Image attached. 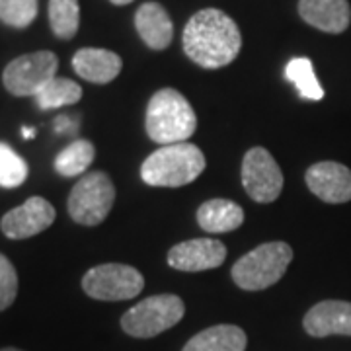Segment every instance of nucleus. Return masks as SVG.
I'll return each mask as SVG.
<instances>
[{
    "label": "nucleus",
    "instance_id": "1",
    "mask_svg": "<svg viewBox=\"0 0 351 351\" xmlns=\"http://www.w3.org/2000/svg\"><path fill=\"white\" fill-rule=\"evenodd\" d=\"M242 36L237 22L223 10L205 8L189 18L184 29V51L203 69H221L239 57Z\"/></svg>",
    "mask_w": 351,
    "mask_h": 351
},
{
    "label": "nucleus",
    "instance_id": "2",
    "mask_svg": "<svg viewBox=\"0 0 351 351\" xmlns=\"http://www.w3.org/2000/svg\"><path fill=\"white\" fill-rule=\"evenodd\" d=\"M145 129L149 138L162 147L186 143L197 129V117L184 94L174 88H162L147 106Z\"/></svg>",
    "mask_w": 351,
    "mask_h": 351
},
{
    "label": "nucleus",
    "instance_id": "3",
    "mask_svg": "<svg viewBox=\"0 0 351 351\" xmlns=\"http://www.w3.org/2000/svg\"><path fill=\"white\" fill-rule=\"evenodd\" d=\"M205 154L191 143L164 145L141 166V178L152 188H182L205 170Z\"/></svg>",
    "mask_w": 351,
    "mask_h": 351
},
{
    "label": "nucleus",
    "instance_id": "4",
    "mask_svg": "<svg viewBox=\"0 0 351 351\" xmlns=\"http://www.w3.org/2000/svg\"><path fill=\"white\" fill-rule=\"evenodd\" d=\"M291 260L293 250L287 242H267L232 265V279L244 291H262L276 285L285 276Z\"/></svg>",
    "mask_w": 351,
    "mask_h": 351
},
{
    "label": "nucleus",
    "instance_id": "5",
    "mask_svg": "<svg viewBox=\"0 0 351 351\" xmlns=\"http://www.w3.org/2000/svg\"><path fill=\"white\" fill-rule=\"evenodd\" d=\"M184 314L186 304L178 295H154L129 308L121 316V328L133 338H154L174 328Z\"/></svg>",
    "mask_w": 351,
    "mask_h": 351
},
{
    "label": "nucleus",
    "instance_id": "6",
    "mask_svg": "<svg viewBox=\"0 0 351 351\" xmlns=\"http://www.w3.org/2000/svg\"><path fill=\"white\" fill-rule=\"evenodd\" d=\"M115 201V186L104 172L84 174L69 195V215L78 225L96 226L106 221Z\"/></svg>",
    "mask_w": 351,
    "mask_h": 351
},
{
    "label": "nucleus",
    "instance_id": "7",
    "mask_svg": "<svg viewBox=\"0 0 351 351\" xmlns=\"http://www.w3.org/2000/svg\"><path fill=\"white\" fill-rule=\"evenodd\" d=\"M143 287L145 277L125 263H101L82 277L84 293L96 301H127L137 297Z\"/></svg>",
    "mask_w": 351,
    "mask_h": 351
},
{
    "label": "nucleus",
    "instance_id": "8",
    "mask_svg": "<svg viewBox=\"0 0 351 351\" xmlns=\"http://www.w3.org/2000/svg\"><path fill=\"white\" fill-rule=\"evenodd\" d=\"M57 69H59V59L55 53L36 51L16 57L6 64L2 82L12 96L18 98L36 96L51 78H55Z\"/></svg>",
    "mask_w": 351,
    "mask_h": 351
},
{
    "label": "nucleus",
    "instance_id": "9",
    "mask_svg": "<svg viewBox=\"0 0 351 351\" xmlns=\"http://www.w3.org/2000/svg\"><path fill=\"white\" fill-rule=\"evenodd\" d=\"M242 186L252 199L271 203L283 189V172L269 152L256 147L244 154L242 160Z\"/></svg>",
    "mask_w": 351,
    "mask_h": 351
},
{
    "label": "nucleus",
    "instance_id": "10",
    "mask_svg": "<svg viewBox=\"0 0 351 351\" xmlns=\"http://www.w3.org/2000/svg\"><path fill=\"white\" fill-rule=\"evenodd\" d=\"M55 207L43 197H29L2 217L0 228L10 240H25L43 232L55 223Z\"/></svg>",
    "mask_w": 351,
    "mask_h": 351
},
{
    "label": "nucleus",
    "instance_id": "11",
    "mask_svg": "<svg viewBox=\"0 0 351 351\" xmlns=\"http://www.w3.org/2000/svg\"><path fill=\"white\" fill-rule=\"evenodd\" d=\"M226 258V246L213 239H193L176 244L168 252L170 267L180 271H205L215 269Z\"/></svg>",
    "mask_w": 351,
    "mask_h": 351
},
{
    "label": "nucleus",
    "instance_id": "12",
    "mask_svg": "<svg viewBox=\"0 0 351 351\" xmlns=\"http://www.w3.org/2000/svg\"><path fill=\"white\" fill-rule=\"evenodd\" d=\"M306 186L326 203H348L351 199V170L338 162H318L306 170Z\"/></svg>",
    "mask_w": 351,
    "mask_h": 351
},
{
    "label": "nucleus",
    "instance_id": "13",
    "mask_svg": "<svg viewBox=\"0 0 351 351\" xmlns=\"http://www.w3.org/2000/svg\"><path fill=\"white\" fill-rule=\"evenodd\" d=\"M304 332L313 338L351 336V302L322 301L302 318Z\"/></svg>",
    "mask_w": 351,
    "mask_h": 351
},
{
    "label": "nucleus",
    "instance_id": "14",
    "mask_svg": "<svg viewBox=\"0 0 351 351\" xmlns=\"http://www.w3.org/2000/svg\"><path fill=\"white\" fill-rule=\"evenodd\" d=\"M299 14L306 24L326 34H341L351 22L348 0H301Z\"/></svg>",
    "mask_w": 351,
    "mask_h": 351
},
{
    "label": "nucleus",
    "instance_id": "15",
    "mask_svg": "<svg viewBox=\"0 0 351 351\" xmlns=\"http://www.w3.org/2000/svg\"><path fill=\"white\" fill-rule=\"evenodd\" d=\"M73 66H75L76 75L82 76L88 82L108 84V82H112V80H115L119 76L123 61L113 51L98 49V47H84V49L75 53Z\"/></svg>",
    "mask_w": 351,
    "mask_h": 351
},
{
    "label": "nucleus",
    "instance_id": "16",
    "mask_svg": "<svg viewBox=\"0 0 351 351\" xmlns=\"http://www.w3.org/2000/svg\"><path fill=\"white\" fill-rule=\"evenodd\" d=\"M135 27L141 39L154 51L166 49L172 43L174 25L168 12L158 2L143 4L135 14Z\"/></svg>",
    "mask_w": 351,
    "mask_h": 351
},
{
    "label": "nucleus",
    "instance_id": "17",
    "mask_svg": "<svg viewBox=\"0 0 351 351\" xmlns=\"http://www.w3.org/2000/svg\"><path fill=\"white\" fill-rule=\"evenodd\" d=\"M246 332L234 324H219L199 332L189 339L182 351H244Z\"/></svg>",
    "mask_w": 351,
    "mask_h": 351
},
{
    "label": "nucleus",
    "instance_id": "18",
    "mask_svg": "<svg viewBox=\"0 0 351 351\" xmlns=\"http://www.w3.org/2000/svg\"><path fill=\"white\" fill-rule=\"evenodd\" d=\"M197 223L205 232H232L244 223V211L234 201H205L197 209Z\"/></svg>",
    "mask_w": 351,
    "mask_h": 351
},
{
    "label": "nucleus",
    "instance_id": "19",
    "mask_svg": "<svg viewBox=\"0 0 351 351\" xmlns=\"http://www.w3.org/2000/svg\"><path fill=\"white\" fill-rule=\"evenodd\" d=\"M94 156H96L94 145L86 138H76L57 154L55 170L64 178H75L84 174V170H88L90 164L94 162Z\"/></svg>",
    "mask_w": 351,
    "mask_h": 351
},
{
    "label": "nucleus",
    "instance_id": "20",
    "mask_svg": "<svg viewBox=\"0 0 351 351\" xmlns=\"http://www.w3.org/2000/svg\"><path fill=\"white\" fill-rule=\"evenodd\" d=\"M34 98H36V104L41 110L63 108V106H73V104H78L82 100V88L71 78L55 76L39 90Z\"/></svg>",
    "mask_w": 351,
    "mask_h": 351
},
{
    "label": "nucleus",
    "instance_id": "21",
    "mask_svg": "<svg viewBox=\"0 0 351 351\" xmlns=\"http://www.w3.org/2000/svg\"><path fill=\"white\" fill-rule=\"evenodd\" d=\"M285 76H287L289 82L295 84V88L299 90V94H301L302 98L313 101H318L324 98V90H322L318 78L314 75L311 59H306V57L291 59L287 66H285Z\"/></svg>",
    "mask_w": 351,
    "mask_h": 351
},
{
    "label": "nucleus",
    "instance_id": "22",
    "mask_svg": "<svg viewBox=\"0 0 351 351\" xmlns=\"http://www.w3.org/2000/svg\"><path fill=\"white\" fill-rule=\"evenodd\" d=\"M49 24L59 39H73L80 25L78 0H49Z\"/></svg>",
    "mask_w": 351,
    "mask_h": 351
},
{
    "label": "nucleus",
    "instance_id": "23",
    "mask_svg": "<svg viewBox=\"0 0 351 351\" xmlns=\"http://www.w3.org/2000/svg\"><path fill=\"white\" fill-rule=\"evenodd\" d=\"M27 178V164L10 145L0 143V186L18 188Z\"/></svg>",
    "mask_w": 351,
    "mask_h": 351
},
{
    "label": "nucleus",
    "instance_id": "24",
    "mask_svg": "<svg viewBox=\"0 0 351 351\" xmlns=\"http://www.w3.org/2000/svg\"><path fill=\"white\" fill-rule=\"evenodd\" d=\"M38 16V0H0V22L24 29Z\"/></svg>",
    "mask_w": 351,
    "mask_h": 351
},
{
    "label": "nucleus",
    "instance_id": "25",
    "mask_svg": "<svg viewBox=\"0 0 351 351\" xmlns=\"http://www.w3.org/2000/svg\"><path fill=\"white\" fill-rule=\"evenodd\" d=\"M18 295V274L10 260L0 254V311H6Z\"/></svg>",
    "mask_w": 351,
    "mask_h": 351
},
{
    "label": "nucleus",
    "instance_id": "26",
    "mask_svg": "<svg viewBox=\"0 0 351 351\" xmlns=\"http://www.w3.org/2000/svg\"><path fill=\"white\" fill-rule=\"evenodd\" d=\"M71 121H73L71 117L59 115V117L55 119V129H57V133H71L76 127V123H71Z\"/></svg>",
    "mask_w": 351,
    "mask_h": 351
},
{
    "label": "nucleus",
    "instance_id": "27",
    "mask_svg": "<svg viewBox=\"0 0 351 351\" xmlns=\"http://www.w3.org/2000/svg\"><path fill=\"white\" fill-rule=\"evenodd\" d=\"M22 137L34 138L36 137V129H32V127H22Z\"/></svg>",
    "mask_w": 351,
    "mask_h": 351
},
{
    "label": "nucleus",
    "instance_id": "28",
    "mask_svg": "<svg viewBox=\"0 0 351 351\" xmlns=\"http://www.w3.org/2000/svg\"><path fill=\"white\" fill-rule=\"evenodd\" d=\"M112 4H115V6H125V4H129V2H133V0H110Z\"/></svg>",
    "mask_w": 351,
    "mask_h": 351
},
{
    "label": "nucleus",
    "instance_id": "29",
    "mask_svg": "<svg viewBox=\"0 0 351 351\" xmlns=\"http://www.w3.org/2000/svg\"><path fill=\"white\" fill-rule=\"evenodd\" d=\"M0 351H22V350H16V348H4V350Z\"/></svg>",
    "mask_w": 351,
    "mask_h": 351
}]
</instances>
